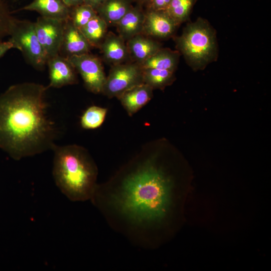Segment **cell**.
Here are the masks:
<instances>
[{
	"mask_svg": "<svg viewBox=\"0 0 271 271\" xmlns=\"http://www.w3.org/2000/svg\"><path fill=\"white\" fill-rule=\"evenodd\" d=\"M173 71L155 68H142L143 83L153 90H162L173 84L176 80Z\"/></svg>",
	"mask_w": 271,
	"mask_h": 271,
	"instance_id": "20",
	"label": "cell"
},
{
	"mask_svg": "<svg viewBox=\"0 0 271 271\" xmlns=\"http://www.w3.org/2000/svg\"><path fill=\"white\" fill-rule=\"evenodd\" d=\"M180 55L177 50L162 47L140 65L142 68H155L175 72L178 65Z\"/></svg>",
	"mask_w": 271,
	"mask_h": 271,
	"instance_id": "17",
	"label": "cell"
},
{
	"mask_svg": "<svg viewBox=\"0 0 271 271\" xmlns=\"http://www.w3.org/2000/svg\"><path fill=\"white\" fill-rule=\"evenodd\" d=\"M67 58L80 74L86 88L93 93L102 94L106 76L99 58L89 53Z\"/></svg>",
	"mask_w": 271,
	"mask_h": 271,
	"instance_id": "7",
	"label": "cell"
},
{
	"mask_svg": "<svg viewBox=\"0 0 271 271\" xmlns=\"http://www.w3.org/2000/svg\"><path fill=\"white\" fill-rule=\"evenodd\" d=\"M125 42L130 61L139 65L162 47L161 43L143 34L136 35Z\"/></svg>",
	"mask_w": 271,
	"mask_h": 271,
	"instance_id": "13",
	"label": "cell"
},
{
	"mask_svg": "<svg viewBox=\"0 0 271 271\" xmlns=\"http://www.w3.org/2000/svg\"><path fill=\"white\" fill-rule=\"evenodd\" d=\"M133 2H136L137 4L143 6L147 7L148 5L150 0H132Z\"/></svg>",
	"mask_w": 271,
	"mask_h": 271,
	"instance_id": "29",
	"label": "cell"
},
{
	"mask_svg": "<svg viewBox=\"0 0 271 271\" xmlns=\"http://www.w3.org/2000/svg\"><path fill=\"white\" fill-rule=\"evenodd\" d=\"M171 0H150L146 7L156 11H166L169 7Z\"/></svg>",
	"mask_w": 271,
	"mask_h": 271,
	"instance_id": "25",
	"label": "cell"
},
{
	"mask_svg": "<svg viewBox=\"0 0 271 271\" xmlns=\"http://www.w3.org/2000/svg\"><path fill=\"white\" fill-rule=\"evenodd\" d=\"M15 19L6 3L3 0H0V41L3 38L9 36Z\"/></svg>",
	"mask_w": 271,
	"mask_h": 271,
	"instance_id": "24",
	"label": "cell"
},
{
	"mask_svg": "<svg viewBox=\"0 0 271 271\" xmlns=\"http://www.w3.org/2000/svg\"><path fill=\"white\" fill-rule=\"evenodd\" d=\"M69 8H71L84 4V0H62Z\"/></svg>",
	"mask_w": 271,
	"mask_h": 271,
	"instance_id": "28",
	"label": "cell"
},
{
	"mask_svg": "<svg viewBox=\"0 0 271 271\" xmlns=\"http://www.w3.org/2000/svg\"><path fill=\"white\" fill-rule=\"evenodd\" d=\"M91 46L80 29L68 19L65 22L60 55L69 57L89 53Z\"/></svg>",
	"mask_w": 271,
	"mask_h": 271,
	"instance_id": "11",
	"label": "cell"
},
{
	"mask_svg": "<svg viewBox=\"0 0 271 271\" xmlns=\"http://www.w3.org/2000/svg\"><path fill=\"white\" fill-rule=\"evenodd\" d=\"M96 15L97 12L94 9L83 4L70 8L69 19L80 29Z\"/></svg>",
	"mask_w": 271,
	"mask_h": 271,
	"instance_id": "23",
	"label": "cell"
},
{
	"mask_svg": "<svg viewBox=\"0 0 271 271\" xmlns=\"http://www.w3.org/2000/svg\"><path fill=\"white\" fill-rule=\"evenodd\" d=\"M9 40L35 68L42 70L48 58L38 39L35 22L15 19L11 27Z\"/></svg>",
	"mask_w": 271,
	"mask_h": 271,
	"instance_id": "5",
	"label": "cell"
},
{
	"mask_svg": "<svg viewBox=\"0 0 271 271\" xmlns=\"http://www.w3.org/2000/svg\"><path fill=\"white\" fill-rule=\"evenodd\" d=\"M132 0H106L95 11L108 25L115 26L133 6Z\"/></svg>",
	"mask_w": 271,
	"mask_h": 271,
	"instance_id": "18",
	"label": "cell"
},
{
	"mask_svg": "<svg viewBox=\"0 0 271 271\" xmlns=\"http://www.w3.org/2000/svg\"><path fill=\"white\" fill-rule=\"evenodd\" d=\"M163 143L143 145L108 180L97 184L90 199L113 229L148 249L174 204L176 179L165 162Z\"/></svg>",
	"mask_w": 271,
	"mask_h": 271,
	"instance_id": "1",
	"label": "cell"
},
{
	"mask_svg": "<svg viewBox=\"0 0 271 271\" xmlns=\"http://www.w3.org/2000/svg\"><path fill=\"white\" fill-rule=\"evenodd\" d=\"M106 1V0H84V4L89 6L96 10Z\"/></svg>",
	"mask_w": 271,
	"mask_h": 271,
	"instance_id": "27",
	"label": "cell"
},
{
	"mask_svg": "<svg viewBox=\"0 0 271 271\" xmlns=\"http://www.w3.org/2000/svg\"><path fill=\"white\" fill-rule=\"evenodd\" d=\"M180 25L166 11L147 8L142 34L151 38L168 39L175 36Z\"/></svg>",
	"mask_w": 271,
	"mask_h": 271,
	"instance_id": "9",
	"label": "cell"
},
{
	"mask_svg": "<svg viewBox=\"0 0 271 271\" xmlns=\"http://www.w3.org/2000/svg\"><path fill=\"white\" fill-rule=\"evenodd\" d=\"M99 48L104 59L111 66L130 60L125 41L112 32L107 33Z\"/></svg>",
	"mask_w": 271,
	"mask_h": 271,
	"instance_id": "12",
	"label": "cell"
},
{
	"mask_svg": "<svg viewBox=\"0 0 271 271\" xmlns=\"http://www.w3.org/2000/svg\"><path fill=\"white\" fill-rule=\"evenodd\" d=\"M142 83V68L139 64L130 61L112 65L102 94L109 98H117L127 90Z\"/></svg>",
	"mask_w": 271,
	"mask_h": 271,
	"instance_id": "6",
	"label": "cell"
},
{
	"mask_svg": "<svg viewBox=\"0 0 271 271\" xmlns=\"http://www.w3.org/2000/svg\"><path fill=\"white\" fill-rule=\"evenodd\" d=\"M173 38L177 50L194 70H203L217 59L216 31L205 19L188 23L182 35Z\"/></svg>",
	"mask_w": 271,
	"mask_h": 271,
	"instance_id": "4",
	"label": "cell"
},
{
	"mask_svg": "<svg viewBox=\"0 0 271 271\" xmlns=\"http://www.w3.org/2000/svg\"><path fill=\"white\" fill-rule=\"evenodd\" d=\"M22 10L35 11L43 17L67 21L70 8L62 0H33Z\"/></svg>",
	"mask_w": 271,
	"mask_h": 271,
	"instance_id": "16",
	"label": "cell"
},
{
	"mask_svg": "<svg viewBox=\"0 0 271 271\" xmlns=\"http://www.w3.org/2000/svg\"><path fill=\"white\" fill-rule=\"evenodd\" d=\"M107 112L106 108L96 105L88 107L80 117L81 127L86 129H93L99 127L103 123Z\"/></svg>",
	"mask_w": 271,
	"mask_h": 271,
	"instance_id": "22",
	"label": "cell"
},
{
	"mask_svg": "<svg viewBox=\"0 0 271 271\" xmlns=\"http://www.w3.org/2000/svg\"><path fill=\"white\" fill-rule=\"evenodd\" d=\"M50 82L48 88H60L78 82L76 70L67 58L60 55L47 60Z\"/></svg>",
	"mask_w": 271,
	"mask_h": 271,
	"instance_id": "10",
	"label": "cell"
},
{
	"mask_svg": "<svg viewBox=\"0 0 271 271\" xmlns=\"http://www.w3.org/2000/svg\"><path fill=\"white\" fill-rule=\"evenodd\" d=\"M107 27L97 15L79 29L92 47H99L107 33Z\"/></svg>",
	"mask_w": 271,
	"mask_h": 271,
	"instance_id": "19",
	"label": "cell"
},
{
	"mask_svg": "<svg viewBox=\"0 0 271 271\" xmlns=\"http://www.w3.org/2000/svg\"><path fill=\"white\" fill-rule=\"evenodd\" d=\"M153 89L142 83L127 90L117 99L130 116L146 105L153 96Z\"/></svg>",
	"mask_w": 271,
	"mask_h": 271,
	"instance_id": "15",
	"label": "cell"
},
{
	"mask_svg": "<svg viewBox=\"0 0 271 271\" xmlns=\"http://www.w3.org/2000/svg\"><path fill=\"white\" fill-rule=\"evenodd\" d=\"M145 11L141 5L133 6L115 25L118 35L125 42L142 34Z\"/></svg>",
	"mask_w": 271,
	"mask_h": 271,
	"instance_id": "14",
	"label": "cell"
},
{
	"mask_svg": "<svg viewBox=\"0 0 271 271\" xmlns=\"http://www.w3.org/2000/svg\"><path fill=\"white\" fill-rule=\"evenodd\" d=\"M11 49H14V46L9 40L0 41V58Z\"/></svg>",
	"mask_w": 271,
	"mask_h": 271,
	"instance_id": "26",
	"label": "cell"
},
{
	"mask_svg": "<svg viewBox=\"0 0 271 271\" xmlns=\"http://www.w3.org/2000/svg\"><path fill=\"white\" fill-rule=\"evenodd\" d=\"M48 89L24 82L0 94V149L15 160L41 154L56 145L57 128L47 114Z\"/></svg>",
	"mask_w": 271,
	"mask_h": 271,
	"instance_id": "2",
	"label": "cell"
},
{
	"mask_svg": "<svg viewBox=\"0 0 271 271\" xmlns=\"http://www.w3.org/2000/svg\"><path fill=\"white\" fill-rule=\"evenodd\" d=\"M54 152L52 174L56 186L70 200H90L97 185L98 168L88 151L75 145L58 146Z\"/></svg>",
	"mask_w": 271,
	"mask_h": 271,
	"instance_id": "3",
	"label": "cell"
},
{
	"mask_svg": "<svg viewBox=\"0 0 271 271\" xmlns=\"http://www.w3.org/2000/svg\"><path fill=\"white\" fill-rule=\"evenodd\" d=\"M198 0H171L166 10L179 25L190 20L193 8Z\"/></svg>",
	"mask_w": 271,
	"mask_h": 271,
	"instance_id": "21",
	"label": "cell"
},
{
	"mask_svg": "<svg viewBox=\"0 0 271 271\" xmlns=\"http://www.w3.org/2000/svg\"><path fill=\"white\" fill-rule=\"evenodd\" d=\"M66 21L40 16L35 22L38 39L48 60L60 54Z\"/></svg>",
	"mask_w": 271,
	"mask_h": 271,
	"instance_id": "8",
	"label": "cell"
}]
</instances>
